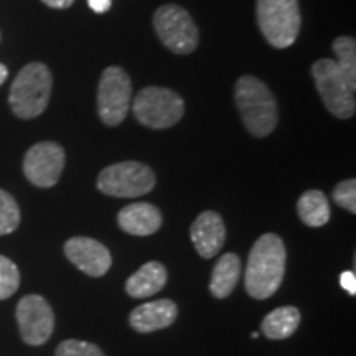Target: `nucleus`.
<instances>
[{
    "mask_svg": "<svg viewBox=\"0 0 356 356\" xmlns=\"http://www.w3.org/2000/svg\"><path fill=\"white\" fill-rule=\"evenodd\" d=\"M286 246L277 234H262L248 257L244 286L251 297L264 300L279 291L286 274Z\"/></svg>",
    "mask_w": 356,
    "mask_h": 356,
    "instance_id": "f257e3e1",
    "label": "nucleus"
},
{
    "mask_svg": "<svg viewBox=\"0 0 356 356\" xmlns=\"http://www.w3.org/2000/svg\"><path fill=\"white\" fill-rule=\"evenodd\" d=\"M234 99L244 127L254 137H266L279 122V108L270 89L254 76H241L234 88Z\"/></svg>",
    "mask_w": 356,
    "mask_h": 356,
    "instance_id": "f03ea898",
    "label": "nucleus"
},
{
    "mask_svg": "<svg viewBox=\"0 0 356 356\" xmlns=\"http://www.w3.org/2000/svg\"><path fill=\"white\" fill-rule=\"evenodd\" d=\"M53 78L43 63H30L13 79L8 102L20 119H33L47 109L51 96Z\"/></svg>",
    "mask_w": 356,
    "mask_h": 356,
    "instance_id": "7ed1b4c3",
    "label": "nucleus"
},
{
    "mask_svg": "<svg viewBox=\"0 0 356 356\" xmlns=\"http://www.w3.org/2000/svg\"><path fill=\"white\" fill-rule=\"evenodd\" d=\"M257 24L267 43L274 48H289L300 32L297 0H257Z\"/></svg>",
    "mask_w": 356,
    "mask_h": 356,
    "instance_id": "20e7f679",
    "label": "nucleus"
},
{
    "mask_svg": "<svg viewBox=\"0 0 356 356\" xmlns=\"http://www.w3.org/2000/svg\"><path fill=\"white\" fill-rule=\"evenodd\" d=\"M132 111L142 126L167 129L184 118L185 102L175 91L167 88H144L134 97Z\"/></svg>",
    "mask_w": 356,
    "mask_h": 356,
    "instance_id": "39448f33",
    "label": "nucleus"
},
{
    "mask_svg": "<svg viewBox=\"0 0 356 356\" xmlns=\"http://www.w3.org/2000/svg\"><path fill=\"white\" fill-rule=\"evenodd\" d=\"M312 74H314L315 86L325 108L335 118H353L356 111L355 89L350 86L348 79L338 68L335 60L323 58V60L315 61V65L312 66Z\"/></svg>",
    "mask_w": 356,
    "mask_h": 356,
    "instance_id": "423d86ee",
    "label": "nucleus"
},
{
    "mask_svg": "<svg viewBox=\"0 0 356 356\" xmlns=\"http://www.w3.org/2000/svg\"><path fill=\"white\" fill-rule=\"evenodd\" d=\"M97 188L109 197L137 198L155 188V175L145 163L119 162L99 173Z\"/></svg>",
    "mask_w": 356,
    "mask_h": 356,
    "instance_id": "0eeeda50",
    "label": "nucleus"
},
{
    "mask_svg": "<svg viewBox=\"0 0 356 356\" xmlns=\"http://www.w3.org/2000/svg\"><path fill=\"white\" fill-rule=\"evenodd\" d=\"M154 29L160 42L170 51L178 55H190L197 50L200 33L185 8L173 3L162 6L154 15Z\"/></svg>",
    "mask_w": 356,
    "mask_h": 356,
    "instance_id": "6e6552de",
    "label": "nucleus"
},
{
    "mask_svg": "<svg viewBox=\"0 0 356 356\" xmlns=\"http://www.w3.org/2000/svg\"><path fill=\"white\" fill-rule=\"evenodd\" d=\"M132 99V83L119 66L102 71L97 86V114L106 126H119L126 119Z\"/></svg>",
    "mask_w": 356,
    "mask_h": 356,
    "instance_id": "1a4fd4ad",
    "label": "nucleus"
},
{
    "mask_svg": "<svg viewBox=\"0 0 356 356\" xmlns=\"http://www.w3.org/2000/svg\"><path fill=\"white\" fill-rule=\"evenodd\" d=\"M17 322L24 341L32 346L47 343L55 330V314L42 296H25L19 302Z\"/></svg>",
    "mask_w": 356,
    "mask_h": 356,
    "instance_id": "9d476101",
    "label": "nucleus"
},
{
    "mask_svg": "<svg viewBox=\"0 0 356 356\" xmlns=\"http://www.w3.org/2000/svg\"><path fill=\"white\" fill-rule=\"evenodd\" d=\"M65 168V150L55 142L35 144L24 159V172L30 184L51 188L58 184Z\"/></svg>",
    "mask_w": 356,
    "mask_h": 356,
    "instance_id": "9b49d317",
    "label": "nucleus"
},
{
    "mask_svg": "<svg viewBox=\"0 0 356 356\" xmlns=\"http://www.w3.org/2000/svg\"><path fill=\"white\" fill-rule=\"evenodd\" d=\"M65 254L79 270L91 277H101L109 270L113 259L109 249L92 238H71L65 244Z\"/></svg>",
    "mask_w": 356,
    "mask_h": 356,
    "instance_id": "f8f14e48",
    "label": "nucleus"
},
{
    "mask_svg": "<svg viewBox=\"0 0 356 356\" xmlns=\"http://www.w3.org/2000/svg\"><path fill=\"white\" fill-rule=\"evenodd\" d=\"M190 238L204 259L215 257L226 239V226L216 211H203L190 228Z\"/></svg>",
    "mask_w": 356,
    "mask_h": 356,
    "instance_id": "ddd939ff",
    "label": "nucleus"
},
{
    "mask_svg": "<svg viewBox=\"0 0 356 356\" xmlns=\"http://www.w3.org/2000/svg\"><path fill=\"white\" fill-rule=\"evenodd\" d=\"M178 309L172 300H154L142 304L132 310L129 323L134 330L140 333H150L170 327L177 320Z\"/></svg>",
    "mask_w": 356,
    "mask_h": 356,
    "instance_id": "4468645a",
    "label": "nucleus"
},
{
    "mask_svg": "<svg viewBox=\"0 0 356 356\" xmlns=\"http://www.w3.org/2000/svg\"><path fill=\"white\" fill-rule=\"evenodd\" d=\"M118 222L127 234L150 236L162 226V213L150 203H132L119 211Z\"/></svg>",
    "mask_w": 356,
    "mask_h": 356,
    "instance_id": "2eb2a0df",
    "label": "nucleus"
},
{
    "mask_svg": "<svg viewBox=\"0 0 356 356\" xmlns=\"http://www.w3.org/2000/svg\"><path fill=\"white\" fill-rule=\"evenodd\" d=\"M167 284V269L157 261H150L134 273L126 282V292L134 299H147L162 291Z\"/></svg>",
    "mask_w": 356,
    "mask_h": 356,
    "instance_id": "dca6fc26",
    "label": "nucleus"
},
{
    "mask_svg": "<svg viewBox=\"0 0 356 356\" xmlns=\"http://www.w3.org/2000/svg\"><path fill=\"white\" fill-rule=\"evenodd\" d=\"M241 277V259L233 252H226L218 259L211 274L210 291L216 299H226L234 291Z\"/></svg>",
    "mask_w": 356,
    "mask_h": 356,
    "instance_id": "f3484780",
    "label": "nucleus"
},
{
    "mask_svg": "<svg viewBox=\"0 0 356 356\" xmlns=\"http://www.w3.org/2000/svg\"><path fill=\"white\" fill-rule=\"evenodd\" d=\"M300 325V312L297 307H279L262 320L261 330L270 340H284L293 335Z\"/></svg>",
    "mask_w": 356,
    "mask_h": 356,
    "instance_id": "a211bd4d",
    "label": "nucleus"
},
{
    "mask_svg": "<svg viewBox=\"0 0 356 356\" xmlns=\"http://www.w3.org/2000/svg\"><path fill=\"white\" fill-rule=\"evenodd\" d=\"M297 213L304 225L320 228L330 220V204L322 191L309 190L297 202Z\"/></svg>",
    "mask_w": 356,
    "mask_h": 356,
    "instance_id": "6ab92c4d",
    "label": "nucleus"
},
{
    "mask_svg": "<svg viewBox=\"0 0 356 356\" xmlns=\"http://www.w3.org/2000/svg\"><path fill=\"white\" fill-rule=\"evenodd\" d=\"M337 56V66L340 68L350 86L356 88V42L351 37H338L332 44Z\"/></svg>",
    "mask_w": 356,
    "mask_h": 356,
    "instance_id": "aec40b11",
    "label": "nucleus"
},
{
    "mask_svg": "<svg viewBox=\"0 0 356 356\" xmlns=\"http://www.w3.org/2000/svg\"><path fill=\"white\" fill-rule=\"evenodd\" d=\"M20 225V208L15 198L0 190V236L10 234Z\"/></svg>",
    "mask_w": 356,
    "mask_h": 356,
    "instance_id": "412c9836",
    "label": "nucleus"
},
{
    "mask_svg": "<svg viewBox=\"0 0 356 356\" xmlns=\"http://www.w3.org/2000/svg\"><path fill=\"white\" fill-rule=\"evenodd\" d=\"M20 286L19 267L6 256H0V300H6Z\"/></svg>",
    "mask_w": 356,
    "mask_h": 356,
    "instance_id": "4be33fe9",
    "label": "nucleus"
},
{
    "mask_svg": "<svg viewBox=\"0 0 356 356\" xmlns=\"http://www.w3.org/2000/svg\"><path fill=\"white\" fill-rule=\"evenodd\" d=\"M55 356H104L99 346L81 340H65L58 345Z\"/></svg>",
    "mask_w": 356,
    "mask_h": 356,
    "instance_id": "5701e85b",
    "label": "nucleus"
},
{
    "mask_svg": "<svg viewBox=\"0 0 356 356\" xmlns=\"http://www.w3.org/2000/svg\"><path fill=\"white\" fill-rule=\"evenodd\" d=\"M333 200L337 204H340L341 208H345L346 211L356 213V181L353 178L350 180L340 181L333 190Z\"/></svg>",
    "mask_w": 356,
    "mask_h": 356,
    "instance_id": "b1692460",
    "label": "nucleus"
},
{
    "mask_svg": "<svg viewBox=\"0 0 356 356\" xmlns=\"http://www.w3.org/2000/svg\"><path fill=\"white\" fill-rule=\"evenodd\" d=\"M340 286L345 289L350 296H355L356 293V275L353 270H345L340 275Z\"/></svg>",
    "mask_w": 356,
    "mask_h": 356,
    "instance_id": "393cba45",
    "label": "nucleus"
},
{
    "mask_svg": "<svg viewBox=\"0 0 356 356\" xmlns=\"http://www.w3.org/2000/svg\"><path fill=\"white\" fill-rule=\"evenodd\" d=\"M88 6L95 13H106L113 7V0H88Z\"/></svg>",
    "mask_w": 356,
    "mask_h": 356,
    "instance_id": "a878e982",
    "label": "nucleus"
},
{
    "mask_svg": "<svg viewBox=\"0 0 356 356\" xmlns=\"http://www.w3.org/2000/svg\"><path fill=\"white\" fill-rule=\"evenodd\" d=\"M42 2L51 8H68L73 6L74 0H42Z\"/></svg>",
    "mask_w": 356,
    "mask_h": 356,
    "instance_id": "bb28decb",
    "label": "nucleus"
},
{
    "mask_svg": "<svg viewBox=\"0 0 356 356\" xmlns=\"http://www.w3.org/2000/svg\"><path fill=\"white\" fill-rule=\"evenodd\" d=\"M7 76H8V70H7V66L0 63V86H2V84L6 83Z\"/></svg>",
    "mask_w": 356,
    "mask_h": 356,
    "instance_id": "cd10ccee",
    "label": "nucleus"
},
{
    "mask_svg": "<svg viewBox=\"0 0 356 356\" xmlns=\"http://www.w3.org/2000/svg\"><path fill=\"white\" fill-rule=\"evenodd\" d=\"M251 337H252V338H259V332H254V333H251Z\"/></svg>",
    "mask_w": 356,
    "mask_h": 356,
    "instance_id": "c85d7f7f",
    "label": "nucleus"
}]
</instances>
